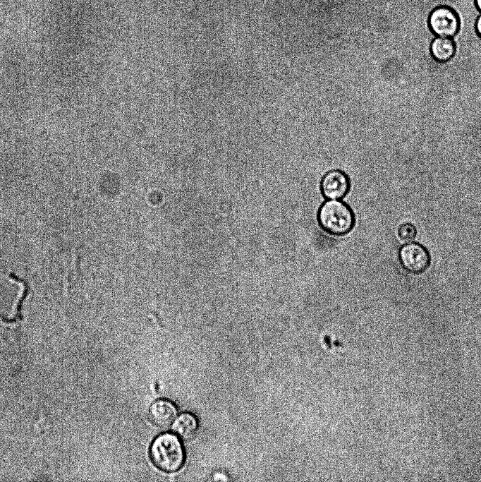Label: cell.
<instances>
[{
    "label": "cell",
    "mask_w": 481,
    "mask_h": 482,
    "mask_svg": "<svg viewBox=\"0 0 481 482\" xmlns=\"http://www.w3.org/2000/svg\"><path fill=\"white\" fill-rule=\"evenodd\" d=\"M317 219L324 231L336 236L348 234L355 224L353 210L340 200L324 201L318 209Z\"/></svg>",
    "instance_id": "obj_1"
},
{
    "label": "cell",
    "mask_w": 481,
    "mask_h": 482,
    "mask_svg": "<svg viewBox=\"0 0 481 482\" xmlns=\"http://www.w3.org/2000/svg\"><path fill=\"white\" fill-rule=\"evenodd\" d=\"M150 456L158 469L168 473L181 469L185 458L183 444L176 434L170 433L154 438L150 445Z\"/></svg>",
    "instance_id": "obj_2"
},
{
    "label": "cell",
    "mask_w": 481,
    "mask_h": 482,
    "mask_svg": "<svg viewBox=\"0 0 481 482\" xmlns=\"http://www.w3.org/2000/svg\"><path fill=\"white\" fill-rule=\"evenodd\" d=\"M427 24L429 29L434 35L451 37L458 32L461 20L458 13L452 7L440 5L430 11Z\"/></svg>",
    "instance_id": "obj_3"
},
{
    "label": "cell",
    "mask_w": 481,
    "mask_h": 482,
    "mask_svg": "<svg viewBox=\"0 0 481 482\" xmlns=\"http://www.w3.org/2000/svg\"><path fill=\"white\" fill-rule=\"evenodd\" d=\"M398 258L403 267L413 274L424 272L430 265L428 251L417 243H407L399 251Z\"/></svg>",
    "instance_id": "obj_4"
},
{
    "label": "cell",
    "mask_w": 481,
    "mask_h": 482,
    "mask_svg": "<svg viewBox=\"0 0 481 482\" xmlns=\"http://www.w3.org/2000/svg\"><path fill=\"white\" fill-rule=\"evenodd\" d=\"M320 188L322 194L326 199L341 200L350 190V181L341 171L332 170L324 176Z\"/></svg>",
    "instance_id": "obj_5"
},
{
    "label": "cell",
    "mask_w": 481,
    "mask_h": 482,
    "mask_svg": "<svg viewBox=\"0 0 481 482\" xmlns=\"http://www.w3.org/2000/svg\"><path fill=\"white\" fill-rule=\"evenodd\" d=\"M177 413L176 406L167 399H158L149 409L150 419L154 424L162 428L170 426L175 421Z\"/></svg>",
    "instance_id": "obj_6"
},
{
    "label": "cell",
    "mask_w": 481,
    "mask_h": 482,
    "mask_svg": "<svg viewBox=\"0 0 481 482\" xmlns=\"http://www.w3.org/2000/svg\"><path fill=\"white\" fill-rule=\"evenodd\" d=\"M172 429L178 437L189 441L197 434L198 422L193 414L182 413L173 421Z\"/></svg>",
    "instance_id": "obj_7"
},
{
    "label": "cell",
    "mask_w": 481,
    "mask_h": 482,
    "mask_svg": "<svg viewBox=\"0 0 481 482\" xmlns=\"http://www.w3.org/2000/svg\"><path fill=\"white\" fill-rule=\"evenodd\" d=\"M430 49L436 61L446 62L455 55L456 46L451 37L437 36L432 40Z\"/></svg>",
    "instance_id": "obj_8"
},
{
    "label": "cell",
    "mask_w": 481,
    "mask_h": 482,
    "mask_svg": "<svg viewBox=\"0 0 481 482\" xmlns=\"http://www.w3.org/2000/svg\"><path fill=\"white\" fill-rule=\"evenodd\" d=\"M417 230L415 227L410 223L401 224L398 229V236L401 241L404 243L412 242L415 238Z\"/></svg>",
    "instance_id": "obj_9"
},
{
    "label": "cell",
    "mask_w": 481,
    "mask_h": 482,
    "mask_svg": "<svg viewBox=\"0 0 481 482\" xmlns=\"http://www.w3.org/2000/svg\"><path fill=\"white\" fill-rule=\"evenodd\" d=\"M475 30L476 34L481 38V13L476 18Z\"/></svg>",
    "instance_id": "obj_10"
},
{
    "label": "cell",
    "mask_w": 481,
    "mask_h": 482,
    "mask_svg": "<svg viewBox=\"0 0 481 482\" xmlns=\"http://www.w3.org/2000/svg\"><path fill=\"white\" fill-rule=\"evenodd\" d=\"M474 2L476 9L481 13V0H474Z\"/></svg>",
    "instance_id": "obj_11"
}]
</instances>
